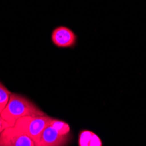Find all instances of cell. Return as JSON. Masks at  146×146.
I'll use <instances>...</instances> for the list:
<instances>
[{
  "label": "cell",
  "mask_w": 146,
  "mask_h": 146,
  "mask_svg": "<svg viewBox=\"0 0 146 146\" xmlns=\"http://www.w3.org/2000/svg\"><path fill=\"white\" fill-rule=\"evenodd\" d=\"M46 115L40 109L27 98L18 94H11L9 101L0 115L10 125L14 126L17 120L28 115Z\"/></svg>",
  "instance_id": "6da1fadb"
},
{
  "label": "cell",
  "mask_w": 146,
  "mask_h": 146,
  "mask_svg": "<svg viewBox=\"0 0 146 146\" xmlns=\"http://www.w3.org/2000/svg\"><path fill=\"white\" fill-rule=\"evenodd\" d=\"M11 94V93L8 90V88L0 82V113L6 106Z\"/></svg>",
  "instance_id": "52a82bcc"
},
{
  "label": "cell",
  "mask_w": 146,
  "mask_h": 146,
  "mask_svg": "<svg viewBox=\"0 0 146 146\" xmlns=\"http://www.w3.org/2000/svg\"><path fill=\"white\" fill-rule=\"evenodd\" d=\"M7 127H10V125L1 117V115H0V135H1V133L4 131V129H6Z\"/></svg>",
  "instance_id": "ba28073f"
},
{
  "label": "cell",
  "mask_w": 146,
  "mask_h": 146,
  "mask_svg": "<svg viewBox=\"0 0 146 146\" xmlns=\"http://www.w3.org/2000/svg\"><path fill=\"white\" fill-rule=\"evenodd\" d=\"M70 137L69 125L63 121L52 118L49 124L34 142V146H66Z\"/></svg>",
  "instance_id": "7a4b0ae2"
},
{
  "label": "cell",
  "mask_w": 146,
  "mask_h": 146,
  "mask_svg": "<svg viewBox=\"0 0 146 146\" xmlns=\"http://www.w3.org/2000/svg\"><path fill=\"white\" fill-rule=\"evenodd\" d=\"M51 41L58 48H74L78 42V36L68 26L59 25L52 31Z\"/></svg>",
  "instance_id": "277c9868"
},
{
  "label": "cell",
  "mask_w": 146,
  "mask_h": 146,
  "mask_svg": "<svg viewBox=\"0 0 146 146\" xmlns=\"http://www.w3.org/2000/svg\"><path fill=\"white\" fill-rule=\"evenodd\" d=\"M0 146H34V143L16 127L10 126L0 135Z\"/></svg>",
  "instance_id": "5b68a950"
},
{
  "label": "cell",
  "mask_w": 146,
  "mask_h": 146,
  "mask_svg": "<svg viewBox=\"0 0 146 146\" xmlns=\"http://www.w3.org/2000/svg\"><path fill=\"white\" fill-rule=\"evenodd\" d=\"M79 146H102V142L94 132L82 130L79 135Z\"/></svg>",
  "instance_id": "8992f818"
},
{
  "label": "cell",
  "mask_w": 146,
  "mask_h": 146,
  "mask_svg": "<svg viewBox=\"0 0 146 146\" xmlns=\"http://www.w3.org/2000/svg\"><path fill=\"white\" fill-rule=\"evenodd\" d=\"M52 117L47 115H28L21 117L14 124L18 129L27 135L33 143L38 138L45 128L49 124Z\"/></svg>",
  "instance_id": "3957f363"
}]
</instances>
